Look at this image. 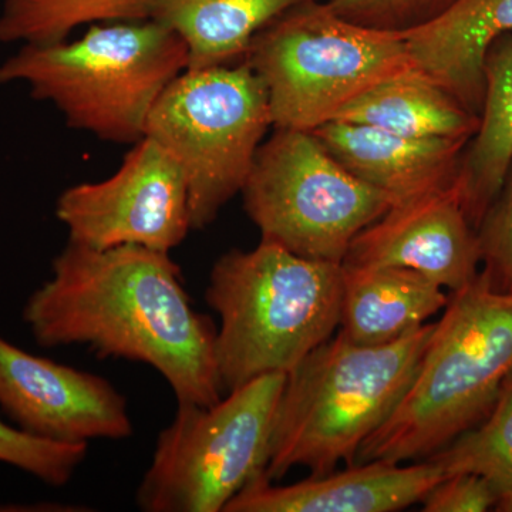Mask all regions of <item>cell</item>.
Listing matches in <instances>:
<instances>
[{
  "instance_id": "8",
  "label": "cell",
  "mask_w": 512,
  "mask_h": 512,
  "mask_svg": "<svg viewBox=\"0 0 512 512\" xmlns=\"http://www.w3.org/2000/svg\"><path fill=\"white\" fill-rule=\"evenodd\" d=\"M269 128L268 96L247 62L184 70L164 90L144 137L183 170L192 229L207 228L241 194Z\"/></svg>"
},
{
  "instance_id": "22",
  "label": "cell",
  "mask_w": 512,
  "mask_h": 512,
  "mask_svg": "<svg viewBox=\"0 0 512 512\" xmlns=\"http://www.w3.org/2000/svg\"><path fill=\"white\" fill-rule=\"evenodd\" d=\"M89 444L36 439L0 419V463L28 473L50 487H63L86 460Z\"/></svg>"
},
{
  "instance_id": "18",
  "label": "cell",
  "mask_w": 512,
  "mask_h": 512,
  "mask_svg": "<svg viewBox=\"0 0 512 512\" xmlns=\"http://www.w3.org/2000/svg\"><path fill=\"white\" fill-rule=\"evenodd\" d=\"M315 0H156L153 19L183 39L187 69L244 62L255 36L284 13Z\"/></svg>"
},
{
  "instance_id": "16",
  "label": "cell",
  "mask_w": 512,
  "mask_h": 512,
  "mask_svg": "<svg viewBox=\"0 0 512 512\" xmlns=\"http://www.w3.org/2000/svg\"><path fill=\"white\" fill-rule=\"evenodd\" d=\"M448 299L412 269L342 265L339 335L362 346L394 342L446 308Z\"/></svg>"
},
{
  "instance_id": "11",
  "label": "cell",
  "mask_w": 512,
  "mask_h": 512,
  "mask_svg": "<svg viewBox=\"0 0 512 512\" xmlns=\"http://www.w3.org/2000/svg\"><path fill=\"white\" fill-rule=\"evenodd\" d=\"M0 409L36 439L63 444L127 440L126 396L106 377L32 355L0 335Z\"/></svg>"
},
{
  "instance_id": "15",
  "label": "cell",
  "mask_w": 512,
  "mask_h": 512,
  "mask_svg": "<svg viewBox=\"0 0 512 512\" xmlns=\"http://www.w3.org/2000/svg\"><path fill=\"white\" fill-rule=\"evenodd\" d=\"M512 33V0H457L439 18L402 32L414 69L480 117L485 59L501 36Z\"/></svg>"
},
{
  "instance_id": "12",
  "label": "cell",
  "mask_w": 512,
  "mask_h": 512,
  "mask_svg": "<svg viewBox=\"0 0 512 512\" xmlns=\"http://www.w3.org/2000/svg\"><path fill=\"white\" fill-rule=\"evenodd\" d=\"M480 262L477 231L454 181L393 204L353 239L342 265L412 269L456 292L477 278Z\"/></svg>"
},
{
  "instance_id": "7",
  "label": "cell",
  "mask_w": 512,
  "mask_h": 512,
  "mask_svg": "<svg viewBox=\"0 0 512 512\" xmlns=\"http://www.w3.org/2000/svg\"><path fill=\"white\" fill-rule=\"evenodd\" d=\"M286 373H269L214 406L178 404L136 493L144 512H224L265 473Z\"/></svg>"
},
{
  "instance_id": "10",
  "label": "cell",
  "mask_w": 512,
  "mask_h": 512,
  "mask_svg": "<svg viewBox=\"0 0 512 512\" xmlns=\"http://www.w3.org/2000/svg\"><path fill=\"white\" fill-rule=\"evenodd\" d=\"M56 217L70 242L94 249L138 245L171 252L192 229L183 170L150 137L133 144L111 177L64 190Z\"/></svg>"
},
{
  "instance_id": "4",
  "label": "cell",
  "mask_w": 512,
  "mask_h": 512,
  "mask_svg": "<svg viewBox=\"0 0 512 512\" xmlns=\"http://www.w3.org/2000/svg\"><path fill=\"white\" fill-rule=\"evenodd\" d=\"M187 67V46L164 23H100L76 40L23 45L0 63V86L26 84L70 128L136 144L157 100Z\"/></svg>"
},
{
  "instance_id": "13",
  "label": "cell",
  "mask_w": 512,
  "mask_h": 512,
  "mask_svg": "<svg viewBox=\"0 0 512 512\" xmlns=\"http://www.w3.org/2000/svg\"><path fill=\"white\" fill-rule=\"evenodd\" d=\"M447 477L433 457L412 466L366 461L291 485H274L262 473L229 501L224 512L400 511L421 503Z\"/></svg>"
},
{
  "instance_id": "20",
  "label": "cell",
  "mask_w": 512,
  "mask_h": 512,
  "mask_svg": "<svg viewBox=\"0 0 512 512\" xmlns=\"http://www.w3.org/2000/svg\"><path fill=\"white\" fill-rule=\"evenodd\" d=\"M156 0H2L0 43L49 45L82 26L153 19Z\"/></svg>"
},
{
  "instance_id": "25",
  "label": "cell",
  "mask_w": 512,
  "mask_h": 512,
  "mask_svg": "<svg viewBox=\"0 0 512 512\" xmlns=\"http://www.w3.org/2000/svg\"><path fill=\"white\" fill-rule=\"evenodd\" d=\"M497 500V488L487 478L456 474L436 485L421 503L424 512H484Z\"/></svg>"
},
{
  "instance_id": "14",
  "label": "cell",
  "mask_w": 512,
  "mask_h": 512,
  "mask_svg": "<svg viewBox=\"0 0 512 512\" xmlns=\"http://www.w3.org/2000/svg\"><path fill=\"white\" fill-rule=\"evenodd\" d=\"M336 160L396 202L456 181L467 138L403 137L362 124L330 121L312 131Z\"/></svg>"
},
{
  "instance_id": "1",
  "label": "cell",
  "mask_w": 512,
  "mask_h": 512,
  "mask_svg": "<svg viewBox=\"0 0 512 512\" xmlns=\"http://www.w3.org/2000/svg\"><path fill=\"white\" fill-rule=\"evenodd\" d=\"M22 316L42 348L86 346L101 359L144 363L178 404L210 407L222 399L217 328L192 305L170 252L69 241Z\"/></svg>"
},
{
  "instance_id": "19",
  "label": "cell",
  "mask_w": 512,
  "mask_h": 512,
  "mask_svg": "<svg viewBox=\"0 0 512 512\" xmlns=\"http://www.w3.org/2000/svg\"><path fill=\"white\" fill-rule=\"evenodd\" d=\"M333 121L362 124L403 137L471 140L480 117L412 67L357 97Z\"/></svg>"
},
{
  "instance_id": "2",
  "label": "cell",
  "mask_w": 512,
  "mask_h": 512,
  "mask_svg": "<svg viewBox=\"0 0 512 512\" xmlns=\"http://www.w3.org/2000/svg\"><path fill=\"white\" fill-rule=\"evenodd\" d=\"M511 377L512 291L481 272L451 292L412 384L356 461L433 456L490 413Z\"/></svg>"
},
{
  "instance_id": "17",
  "label": "cell",
  "mask_w": 512,
  "mask_h": 512,
  "mask_svg": "<svg viewBox=\"0 0 512 512\" xmlns=\"http://www.w3.org/2000/svg\"><path fill=\"white\" fill-rule=\"evenodd\" d=\"M485 93L480 124L468 141L457 190L468 221L476 228L503 187L512 164V35L501 36L485 59Z\"/></svg>"
},
{
  "instance_id": "9",
  "label": "cell",
  "mask_w": 512,
  "mask_h": 512,
  "mask_svg": "<svg viewBox=\"0 0 512 512\" xmlns=\"http://www.w3.org/2000/svg\"><path fill=\"white\" fill-rule=\"evenodd\" d=\"M261 241L342 264L353 239L394 200L350 173L312 131L274 128L241 191Z\"/></svg>"
},
{
  "instance_id": "23",
  "label": "cell",
  "mask_w": 512,
  "mask_h": 512,
  "mask_svg": "<svg viewBox=\"0 0 512 512\" xmlns=\"http://www.w3.org/2000/svg\"><path fill=\"white\" fill-rule=\"evenodd\" d=\"M457 0H328L336 15L356 25L407 32L439 18Z\"/></svg>"
},
{
  "instance_id": "5",
  "label": "cell",
  "mask_w": 512,
  "mask_h": 512,
  "mask_svg": "<svg viewBox=\"0 0 512 512\" xmlns=\"http://www.w3.org/2000/svg\"><path fill=\"white\" fill-rule=\"evenodd\" d=\"M205 299L220 318L218 373L227 392L269 373H291L339 328L342 264L261 241L212 266Z\"/></svg>"
},
{
  "instance_id": "26",
  "label": "cell",
  "mask_w": 512,
  "mask_h": 512,
  "mask_svg": "<svg viewBox=\"0 0 512 512\" xmlns=\"http://www.w3.org/2000/svg\"><path fill=\"white\" fill-rule=\"evenodd\" d=\"M495 510L512 512V487L498 493V500L497 504H495Z\"/></svg>"
},
{
  "instance_id": "21",
  "label": "cell",
  "mask_w": 512,
  "mask_h": 512,
  "mask_svg": "<svg viewBox=\"0 0 512 512\" xmlns=\"http://www.w3.org/2000/svg\"><path fill=\"white\" fill-rule=\"evenodd\" d=\"M448 477L477 474L498 493L512 487V377L505 383L490 413L478 427L434 453Z\"/></svg>"
},
{
  "instance_id": "24",
  "label": "cell",
  "mask_w": 512,
  "mask_h": 512,
  "mask_svg": "<svg viewBox=\"0 0 512 512\" xmlns=\"http://www.w3.org/2000/svg\"><path fill=\"white\" fill-rule=\"evenodd\" d=\"M477 235L483 272L495 288L512 291V164Z\"/></svg>"
},
{
  "instance_id": "3",
  "label": "cell",
  "mask_w": 512,
  "mask_h": 512,
  "mask_svg": "<svg viewBox=\"0 0 512 512\" xmlns=\"http://www.w3.org/2000/svg\"><path fill=\"white\" fill-rule=\"evenodd\" d=\"M434 328L424 323L376 346L356 345L338 333L309 353L286 377L266 478L279 480L295 467L325 476L340 461L353 466L412 384Z\"/></svg>"
},
{
  "instance_id": "6",
  "label": "cell",
  "mask_w": 512,
  "mask_h": 512,
  "mask_svg": "<svg viewBox=\"0 0 512 512\" xmlns=\"http://www.w3.org/2000/svg\"><path fill=\"white\" fill-rule=\"evenodd\" d=\"M244 62L264 84L272 128L305 131L325 126L357 97L413 67L400 33L356 25L322 0L266 26Z\"/></svg>"
}]
</instances>
